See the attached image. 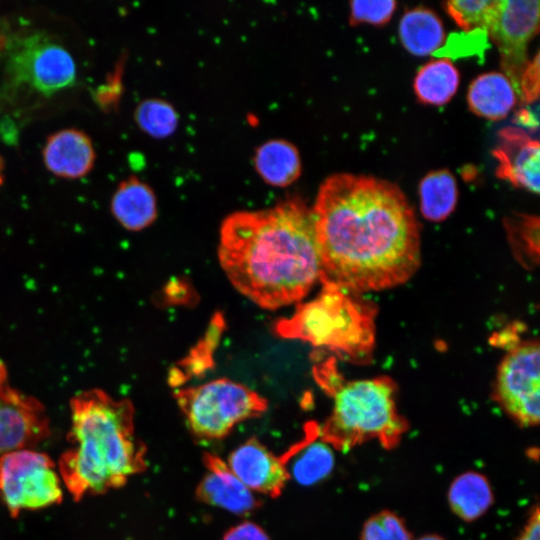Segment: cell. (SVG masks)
Listing matches in <instances>:
<instances>
[{
    "mask_svg": "<svg viewBox=\"0 0 540 540\" xmlns=\"http://www.w3.org/2000/svg\"><path fill=\"white\" fill-rule=\"evenodd\" d=\"M505 227L508 240L517 259L525 266L533 267L539 261V218L518 215L507 218Z\"/></svg>",
    "mask_w": 540,
    "mask_h": 540,
    "instance_id": "24",
    "label": "cell"
},
{
    "mask_svg": "<svg viewBox=\"0 0 540 540\" xmlns=\"http://www.w3.org/2000/svg\"><path fill=\"white\" fill-rule=\"evenodd\" d=\"M397 3L392 0L383 1H351L350 24L359 25L368 23L372 25H384L392 17Z\"/></svg>",
    "mask_w": 540,
    "mask_h": 540,
    "instance_id": "28",
    "label": "cell"
},
{
    "mask_svg": "<svg viewBox=\"0 0 540 540\" xmlns=\"http://www.w3.org/2000/svg\"><path fill=\"white\" fill-rule=\"evenodd\" d=\"M519 96L525 104L533 103L539 96V53L527 64L519 83Z\"/></svg>",
    "mask_w": 540,
    "mask_h": 540,
    "instance_id": "29",
    "label": "cell"
},
{
    "mask_svg": "<svg viewBox=\"0 0 540 540\" xmlns=\"http://www.w3.org/2000/svg\"><path fill=\"white\" fill-rule=\"evenodd\" d=\"M539 342L525 340L508 348L493 389L500 407L518 424L535 426L540 418Z\"/></svg>",
    "mask_w": 540,
    "mask_h": 540,
    "instance_id": "8",
    "label": "cell"
},
{
    "mask_svg": "<svg viewBox=\"0 0 540 540\" xmlns=\"http://www.w3.org/2000/svg\"><path fill=\"white\" fill-rule=\"evenodd\" d=\"M218 258L232 285L260 307L300 301L320 274L311 209L288 200L229 215L220 228Z\"/></svg>",
    "mask_w": 540,
    "mask_h": 540,
    "instance_id": "2",
    "label": "cell"
},
{
    "mask_svg": "<svg viewBox=\"0 0 540 540\" xmlns=\"http://www.w3.org/2000/svg\"><path fill=\"white\" fill-rule=\"evenodd\" d=\"M64 486L49 455L32 448L0 456V502L11 517L60 504Z\"/></svg>",
    "mask_w": 540,
    "mask_h": 540,
    "instance_id": "7",
    "label": "cell"
},
{
    "mask_svg": "<svg viewBox=\"0 0 540 540\" xmlns=\"http://www.w3.org/2000/svg\"><path fill=\"white\" fill-rule=\"evenodd\" d=\"M203 461L207 472L196 488L200 501L237 515L249 514L259 507V500L224 460L212 453H205Z\"/></svg>",
    "mask_w": 540,
    "mask_h": 540,
    "instance_id": "14",
    "label": "cell"
},
{
    "mask_svg": "<svg viewBox=\"0 0 540 540\" xmlns=\"http://www.w3.org/2000/svg\"><path fill=\"white\" fill-rule=\"evenodd\" d=\"M139 126L153 135H164L175 123L172 110L159 101L141 103L135 113Z\"/></svg>",
    "mask_w": 540,
    "mask_h": 540,
    "instance_id": "27",
    "label": "cell"
},
{
    "mask_svg": "<svg viewBox=\"0 0 540 540\" xmlns=\"http://www.w3.org/2000/svg\"><path fill=\"white\" fill-rule=\"evenodd\" d=\"M517 122L523 126L528 127H537V118H534L533 114L529 113L528 110L523 109L518 113Z\"/></svg>",
    "mask_w": 540,
    "mask_h": 540,
    "instance_id": "32",
    "label": "cell"
},
{
    "mask_svg": "<svg viewBox=\"0 0 540 540\" xmlns=\"http://www.w3.org/2000/svg\"><path fill=\"white\" fill-rule=\"evenodd\" d=\"M447 498L454 514L464 521H474L491 507L493 492L482 473L467 471L451 482Z\"/></svg>",
    "mask_w": 540,
    "mask_h": 540,
    "instance_id": "20",
    "label": "cell"
},
{
    "mask_svg": "<svg viewBox=\"0 0 540 540\" xmlns=\"http://www.w3.org/2000/svg\"><path fill=\"white\" fill-rule=\"evenodd\" d=\"M516 99L513 85L501 72L479 75L470 84L467 94L469 109L492 121L505 118L515 106Z\"/></svg>",
    "mask_w": 540,
    "mask_h": 540,
    "instance_id": "17",
    "label": "cell"
},
{
    "mask_svg": "<svg viewBox=\"0 0 540 540\" xmlns=\"http://www.w3.org/2000/svg\"><path fill=\"white\" fill-rule=\"evenodd\" d=\"M256 165L260 174L274 185L289 184L300 172L297 151L283 141L264 144L257 153Z\"/></svg>",
    "mask_w": 540,
    "mask_h": 540,
    "instance_id": "23",
    "label": "cell"
},
{
    "mask_svg": "<svg viewBox=\"0 0 540 540\" xmlns=\"http://www.w3.org/2000/svg\"><path fill=\"white\" fill-rule=\"evenodd\" d=\"M459 80V72L450 60L430 61L415 76L414 92L423 104L444 105L455 95Z\"/></svg>",
    "mask_w": 540,
    "mask_h": 540,
    "instance_id": "21",
    "label": "cell"
},
{
    "mask_svg": "<svg viewBox=\"0 0 540 540\" xmlns=\"http://www.w3.org/2000/svg\"><path fill=\"white\" fill-rule=\"evenodd\" d=\"M50 420L43 404L15 388L0 362V456L33 448L50 435Z\"/></svg>",
    "mask_w": 540,
    "mask_h": 540,
    "instance_id": "11",
    "label": "cell"
},
{
    "mask_svg": "<svg viewBox=\"0 0 540 540\" xmlns=\"http://www.w3.org/2000/svg\"><path fill=\"white\" fill-rule=\"evenodd\" d=\"M96 154L91 139L83 131L67 128L50 135L43 149L45 167L53 175L78 179L93 168Z\"/></svg>",
    "mask_w": 540,
    "mask_h": 540,
    "instance_id": "15",
    "label": "cell"
},
{
    "mask_svg": "<svg viewBox=\"0 0 540 540\" xmlns=\"http://www.w3.org/2000/svg\"><path fill=\"white\" fill-rule=\"evenodd\" d=\"M400 40L416 56L434 53L444 42L445 32L438 15L429 8L415 7L405 12L399 23Z\"/></svg>",
    "mask_w": 540,
    "mask_h": 540,
    "instance_id": "19",
    "label": "cell"
},
{
    "mask_svg": "<svg viewBox=\"0 0 540 540\" xmlns=\"http://www.w3.org/2000/svg\"><path fill=\"white\" fill-rule=\"evenodd\" d=\"M416 540H445V539L438 535L429 534V535H424Z\"/></svg>",
    "mask_w": 540,
    "mask_h": 540,
    "instance_id": "33",
    "label": "cell"
},
{
    "mask_svg": "<svg viewBox=\"0 0 540 540\" xmlns=\"http://www.w3.org/2000/svg\"><path fill=\"white\" fill-rule=\"evenodd\" d=\"M222 540H270V538L260 526L245 521L230 528Z\"/></svg>",
    "mask_w": 540,
    "mask_h": 540,
    "instance_id": "30",
    "label": "cell"
},
{
    "mask_svg": "<svg viewBox=\"0 0 540 540\" xmlns=\"http://www.w3.org/2000/svg\"><path fill=\"white\" fill-rule=\"evenodd\" d=\"M314 376L333 397L332 413L321 428V439L332 448L347 450L377 439L393 448L407 422L397 409L396 383L387 376L344 382L331 359L314 367Z\"/></svg>",
    "mask_w": 540,
    "mask_h": 540,
    "instance_id": "4",
    "label": "cell"
},
{
    "mask_svg": "<svg viewBox=\"0 0 540 540\" xmlns=\"http://www.w3.org/2000/svg\"><path fill=\"white\" fill-rule=\"evenodd\" d=\"M8 71L15 82L46 96L76 81L72 55L44 34H32L17 43L8 61Z\"/></svg>",
    "mask_w": 540,
    "mask_h": 540,
    "instance_id": "9",
    "label": "cell"
},
{
    "mask_svg": "<svg viewBox=\"0 0 540 540\" xmlns=\"http://www.w3.org/2000/svg\"><path fill=\"white\" fill-rule=\"evenodd\" d=\"M227 465L252 492L278 497L289 480L279 456L256 438H250L229 455Z\"/></svg>",
    "mask_w": 540,
    "mask_h": 540,
    "instance_id": "12",
    "label": "cell"
},
{
    "mask_svg": "<svg viewBox=\"0 0 540 540\" xmlns=\"http://www.w3.org/2000/svg\"><path fill=\"white\" fill-rule=\"evenodd\" d=\"M318 432L309 430L303 440L279 456L289 479L303 486H311L325 479L334 467L332 447L322 439L316 440Z\"/></svg>",
    "mask_w": 540,
    "mask_h": 540,
    "instance_id": "16",
    "label": "cell"
},
{
    "mask_svg": "<svg viewBox=\"0 0 540 540\" xmlns=\"http://www.w3.org/2000/svg\"><path fill=\"white\" fill-rule=\"evenodd\" d=\"M540 3L537 0H498L486 30L500 54L503 74L517 96L521 76L529 63L528 44L539 30Z\"/></svg>",
    "mask_w": 540,
    "mask_h": 540,
    "instance_id": "10",
    "label": "cell"
},
{
    "mask_svg": "<svg viewBox=\"0 0 540 540\" xmlns=\"http://www.w3.org/2000/svg\"><path fill=\"white\" fill-rule=\"evenodd\" d=\"M319 281L359 293L408 281L420 266V227L401 189L348 173L328 177L311 209Z\"/></svg>",
    "mask_w": 540,
    "mask_h": 540,
    "instance_id": "1",
    "label": "cell"
},
{
    "mask_svg": "<svg viewBox=\"0 0 540 540\" xmlns=\"http://www.w3.org/2000/svg\"><path fill=\"white\" fill-rule=\"evenodd\" d=\"M361 540H412V536L397 514L381 511L364 523Z\"/></svg>",
    "mask_w": 540,
    "mask_h": 540,
    "instance_id": "26",
    "label": "cell"
},
{
    "mask_svg": "<svg viewBox=\"0 0 540 540\" xmlns=\"http://www.w3.org/2000/svg\"><path fill=\"white\" fill-rule=\"evenodd\" d=\"M69 405V446L57 468L74 501L121 488L146 469V447L135 434L130 400L90 389L75 394Z\"/></svg>",
    "mask_w": 540,
    "mask_h": 540,
    "instance_id": "3",
    "label": "cell"
},
{
    "mask_svg": "<svg viewBox=\"0 0 540 540\" xmlns=\"http://www.w3.org/2000/svg\"><path fill=\"white\" fill-rule=\"evenodd\" d=\"M110 207L116 220L130 231L144 229L156 217V201L152 190L136 178H129L118 186Z\"/></svg>",
    "mask_w": 540,
    "mask_h": 540,
    "instance_id": "18",
    "label": "cell"
},
{
    "mask_svg": "<svg viewBox=\"0 0 540 540\" xmlns=\"http://www.w3.org/2000/svg\"><path fill=\"white\" fill-rule=\"evenodd\" d=\"M174 397L190 431L203 440L226 437L236 424L259 417L268 407L256 391L228 378L179 388Z\"/></svg>",
    "mask_w": 540,
    "mask_h": 540,
    "instance_id": "6",
    "label": "cell"
},
{
    "mask_svg": "<svg viewBox=\"0 0 540 540\" xmlns=\"http://www.w3.org/2000/svg\"><path fill=\"white\" fill-rule=\"evenodd\" d=\"M498 0H452L446 2L445 11L465 30H487L495 13Z\"/></svg>",
    "mask_w": 540,
    "mask_h": 540,
    "instance_id": "25",
    "label": "cell"
},
{
    "mask_svg": "<svg viewBox=\"0 0 540 540\" xmlns=\"http://www.w3.org/2000/svg\"><path fill=\"white\" fill-rule=\"evenodd\" d=\"M498 162L496 175L515 187L538 194L540 145L520 128L500 131L499 145L493 150Z\"/></svg>",
    "mask_w": 540,
    "mask_h": 540,
    "instance_id": "13",
    "label": "cell"
},
{
    "mask_svg": "<svg viewBox=\"0 0 540 540\" xmlns=\"http://www.w3.org/2000/svg\"><path fill=\"white\" fill-rule=\"evenodd\" d=\"M375 305L354 292L322 285L314 299L278 320L276 334L324 347L356 363L371 360L375 345Z\"/></svg>",
    "mask_w": 540,
    "mask_h": 540,
    "instance_id": "5",
    "label": "cell"
},
{
    "mask_svg": "<svg viewBox=\"0 0 540 540\" xmlns=\"http://www.w3.org/2000/svg\"><path fill=\"white\" fill-rule=\"evenodd\" d=\"M517 540H540V519L537 506L530 514L528 521Z\"/></svg>",
    "mask_w": 540,
    "mask_h": 540,
    "instance_id": "31",
    "label": "cell"
},
{
    "mask_svg": "<svg viewBox=\"0 0 540 540\" xmlns=\"http://www.w3.org/2000/svg\"><path fill=\"white\" fill-rule=\"evenodd\" d=\"M420 210L432 222L445 220L455 209L458 200L457 183L447 169L429 172L419 184Z\"/></svg>",
    "mask_w": 540,
    "mask_h": 540,
    "instance_id": "22",
    "label": "cell"
}]
</instances>
